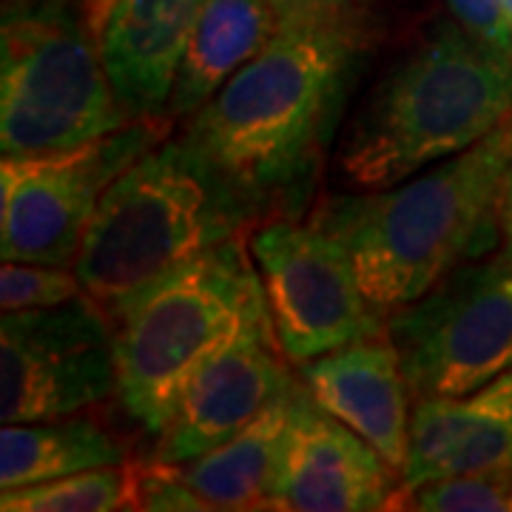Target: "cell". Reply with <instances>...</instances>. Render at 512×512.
<instances>
[{"label":"cell","instance_id":"5b68a950","mask_svg":"<svg viewBox=\"0 0 512 512\" xmlns=\"http://www.w3.org/2000/svg\"><path fill=\"white\" fill-rule=\"evenodd\" d=\"M265 288L242 237L191 256L111 313L117 333V402L160 439L200 367L265 305Z\"/></svg>","mask_w":512,"mask_h":512},{"label":"cell","instance_id":"30bf717a","mask_svg":"<svg viewBox=\"0 0 512 512\" xmlns=\"http://www.w3.org/2000/svg\"><path fill=\"white\" fill-rule=\"evenodd\" d=\"M117 396V333L89 293L55 308L6 311L0 322V419L86 413Z\"/></svg>","mask_w":512,"mask_h":512},{"label":"cell","instance_id":"52a82bcc","mask_svg":"<svg viewBox=\"0 0 512 512\" xmlns=\"http://www.w3.org/2000/svg\"><path fill=\"white\" fill-rule=\"evenodd\" d=\"M413 399L464 396L512 367V256H478L387 316Z\"/></svg>","mask_w":512,"mask_h":512},{"label":"cell","instance_id":"7c38bea8","mask_svg":"<svg viewBox=\"0 0 512 512\" xmlns=\"http://www.w3.org/2000/svg\"><path fill=\"white\" fill-rule=\"evenodd\" d=\"M288 362L265 302L185 387L154 458L185 464L237 436L293 382Z\"/></svg>","mask_w":512,"mask_h":512},{"label":"cell","instance_id":"d4e9b609","mask_svg":"<svg viewBox=\"0 0 512 512\" xmlns=\"http://www.w3.org/2000/svg\"><path fill=\"white\" fill-rule=\"evenodd\" d=\"M501 237H504V251L512 256V165L501 191Z\"/></svg>","mask_w":512,"mask_h":512},{"label":"cell","instance_id":"7402d4cb","mask_svg":"<svg viewBox=\"0 0 512 512\" xmlns=\"http://www.w3.org/2000/svg\"><path fill=\"white\" fill-rule=\"evenodd\" d=\"M134 470V510H211L197 490H191L171 464L157 458L131 461Z\"/></svg>","mask_w":512,"mask_h":512},{"label":"cell","instance_id":"7a4b0ae2","mask_svg":"<svg viewBox=\"0 0 512 512\" xmlns=\"http://www.w3.org/2000/svg\"><path fill=\"white\" fill-rule=\"evenodd\" d=\"M510 165L512 117L402 183L325 197L311 220L348 248L367 299L390 316L493 248Z\"/></svg>","mask_w":512,"mask_h":512},{"label":"cell","instance_id":"d6986e66","mask_svg":"<svg viewBox=\"0 0 512 512\" xmlns=\"http://www.w3.org/2000/svg\"><path fill=\"white\" fill-rule=\"evenodd\" d=\"M3 512H114L134 510V470L123 464L12 487L0 493Z\"/></svg>","mask_w":512,"mask_h":512},{"label":"cell","instance_id":"cb8c5ba5","mask_svg":"<svg viewBox=\"0 0 512 512\" xmlns=\"http://www.w3.org/2000/svg\"><path fill=\"white\" fill-rule=\"evenodd\" d=\"M447 9L458 26L473 37L512 52V29L501 0H447Z\"/></svg>","mask_w":512,"mask_h":512},{"label":"cell","instance_id":"e0dca14e","mask_svg":"<svg viewBox=\"0 0 512 512\" xmlns=\"http://www.w3.org/2000/svg\"><path fill=\"white\" fill-rule=\"evenodd\" d=\"M293 382L237 436L205 456L171 464L174 473L211 504V510H271L276 453L288 424Z\"/></svg>","mask_w":512,"mask_h":512},{"label":"cell","instance_id":"ffe728a7","mask_svg":"<svg viewBox=\"0 0 512 512\" xmlns=\"http://www.w3.org/2000/svg\"><path fill=\"white\" fill-rule=\"evenodd\" d=\"M399 507L424 512H512V470L430 481L407 490Z\"/></svg>","mask_w":512,"mask_h":512},{"label":"cell","instance_id":"4fadbf2b","mask_svg":"<svg viewBox=\"0 0 512 512\" xmlns=\"http://www.w3.org/2000/svg\"><path fill=\"white\" fill-rule=\"evenodd\" d=\"M490 470H512V367L464 396L413 399L410 413L404 493Z\"/></svg>","mask_w":512,"mask_h":512},{"label":"cell","instance_id":"8992f818","mask_svg":"<svg viewBox=\"0 0 512 512\" xmlns=\"http://www.w3.org/2000/svg\"><path fill=\"white\" fill-rule=\"evenodd\" d=\"M131 123L89 0H3L0 151L49 157Z\"/></svg>","mask_w":512,"mask_h":512},{"label":"cell","instance_id":"2e32d148","mask_svg":"<svg viewBox=\"0 0 512 512\" xmlns=\"http://www.w3.org/2000/svg\"><path fill=\"white\" fill-rule=\"evenodd\" d=\"M271 0H208L168 97V120H188L276 35Z\"/></svg>","mask_w":512,"mask_h":512},{"label":"cell","instance_id":"9a60e30c","mask_svg":"<svg viewBox=\"0 0 512 512\" xmlns=\"http://www.w3.org/2000/svg\"><path fill=\"white\" fill-rule=\"evenodd\" d=\"M208 0H111L100 49L131 120L165 117L188 40Z\"/></svg>","mask_w":512,"mask_h":512},{"label":"cell","instance_id":"603a6c76","mask_svg":"<svg viewBox=\"0 0 512 512\" xmlns=\"http://www.w3.org/2000/svg\"><path fill=\"white\" fill-rule=\"evenodd\" d=\"M373 0H271L279 26L336 29L365 37V15Z\"/></svg>","mask_w":512,"mask_h":512},{"label":"cell","instance_id":"ba28073f","mask_svg":"<svg viewBox=\"0 0 512 512\" xmlns=\"http://www.w3.org/2000/svg\"><path fill=\"white\" fill-rule=\"evenodd\" d=\"M168 117H143L86 146L49 157H3L0 254L3 262L74 268L94 211L128 165L168 137Z\"/></svg>","mask_w":512,"mask_h":512},{"label":"cell","instance_id":"44dd1931","mask_svg":"<svg viewBox=\"0 0 512 512\" xmlns=\"http://www.w3.org/2000/svg\"><path fill=\"white\" fill-rule=\"evenodd\" d=\"M86 288L74 268L40 262H3L0 268V305L6 311L55 308L83 296Z\"/></svg>","mask_w":512,"mask_h":512},{"label":"cell","instance_id":"ac0fdd59","mask_svg":"<svg viewBox=\"0 0 512 512\" xmlns=\"http://www.w3.org/2000/svg\"><path fill=\"white\" fill-rule=\"evenodd\" d=\"M128 461L123 441L92 416L12 421L0 430V487H26Z\"/></svg>","mask_w":512,"mask_h":512},{"label":"cell","instance_id":"484cf974","mask_svg":"<svg viewBox=\"0 0 512 512\" xmlns=\"http://www.w3.org/2000/svg\"><path fill=\"white\" fill-rule=\"evenodd\" d=\"M94 9V15H97V20H103V15H106V9H109L111 0H89Z\"/></svg>","mask_w":512,"mask_h":512},{"label":"cell","instance_id":"8fae6325","mask_svg":"<svg viewBox=\"0 0 512 512\" xmlns=\"http://www.w3.org/2000/svg\"><path fill=\"white\" fill-rule=\"evenodd\" d=\"M402 493V473L353 427L313 402L296 379L276 453L271 510H387Z\"/></svg>","mask_w":512,"mask_h":512},{"label":"cell","instance_id":"5bb4252c","mask_svg":"<svg viewBox=\"0 0 512 512\" xmlns=\"http://www.w3.org/2000/svg\"><path fill=\"white\" fill-rule=\"evenodd\" d=\"M299 382L313 402L353 427L402 473L413 393L387 333L302 362Z\"/></svg>","mask_w":512,"mask_h":512},{"label":"cell","instance_id":"3957f363","mask_svg":"<svg viewBox=\"0 0 512 512\" xmlns=\"http://www.w3.org/2000/svg\"><path fill=\"white\" fill-rule=\"evenodd\" d=\"M512 117V52L441 23L370 89L339 140L353 191L390 188L473 148Z\"/></svg>","mask_w":512,"mask_h":512},{"label":"cell","instance_id":"9c48e42d","mask_svg":"<svg viewBox=\"0 0 512 512\" xmlns=\"http://www.w3.org/2000/svg\"><path fill=\"white\" fill-rule=\"evenodd\" d=\"M248 248L293 365L387 333V316L367 299L348 248L313 220L268 217Z\"/></svg>","mask_w":512,"mask_h":512},{"label":"cell","instance_id":"277c9868","mask_svg":"<svg viewBox=\"0 0 512 512\" xmlns=\"http://www.w3.org/2000/svg\"><path fill=\"white\" fill-rule=\"evenodd\" d=\"M262 220L205 151L185 134L165 137L106 188L74 274L111 316L154 279Z\"/></svg>","mask_w":512,"mask_h":512},{"label":"cell","instance_id":"6da1fadb","mask_svg":"<svg viewBox=\"0 0 512 512\" xmlns=\"http://www.w3.org/2000/svg\"><path fill=\"white\" fill-rule=\"evenodd\" d=\"M365 37L279 26L220 92L185 120V137L259 205L299 217L345 103Z\"/></svg>","mask_w":512,"mask_h":512},{"label":"cell","instance_id":"4316f807","mask_svg":"<svg viewBox=\"0 0 512 512\" xmlns=\"http://www.w3.org/2000/svg\"><path fill=\"white\" fill-rule=\"evenodd\" d=\"M504 3V12H507V20H510V29H512V0H501Z\"/></svg>","mask_w":512,"mask_h":512}]
</instances>
